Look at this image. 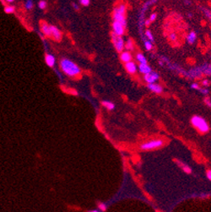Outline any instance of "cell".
I'll list each match as a JSON object with an SVG mask.
<instances>
[{
  "label": "cell",
  "instance_id": "cell-1",
  "mask_svg": "<svg viewBox=\"0 0 211 212\" xmlns=\"http://www.w3.org/2000/svg\"><path fill=\"white\" fill-rule=\"evenodd\" d=\"M60 68L62 71L70 77H77L81 74L80 67L68 58H63L60 60Z\"/></svg>",
  "mask_w": 211,
  "mask_h": 212
},
{
  "label": "cell",
  "instance_id": "cell-2",
  "mask_svg": "<svg viewBox=\"0 0 211 212\" xmlns=\"http://www.w3.org/2000/svg\"><path fill=\"white\" fill-rule=\"evenodd\" d=\"M125 14H126V5L124 4H119L118 6L114 8L113 20L116 22H118L120 24L123 25L124 27H126V25H127V20H126Z\"/></svg>",
  "mask_w": 211,
  "mask_h": 212
},
{
  "label": "cell",
  "instance_id": "cell-3",
  "mask_svg": "<svg viewBox=\"0 0 211 212\" xmlns=\"http://www.w3.org/2000/svg\"><path fill=\"white\" fill-rule=\"evenodd\" d=\"M191 123L194 128H197L199 132L203 133V134L209 132V124L206 122V120L204 118H203L202 117L193 116L192 118Z\"/></svg>",
  "mask_w": 211,
  "mask_h": 212
},
{
  "label": "cell",
  "instance_id": "cell-4",
  "mask_svg": "<svg viewBox=\"0 0 211 212\" xmlns=\"http://www.w3.org/2000/svg\"><path fill=\"white\" fill-rule=\"evenodd\" d=\"M162 145H163V141L161 140H153L141 144L140 149L143 151H150V150H154V149L160 148Z\"/></svg>",
  "mask_w": 211,
  "mask_h": 212
},
{
  "label": "cell",
  "instance_id": "cell-5",
  "mask_svg": "<svg viewBox=\"0 0 211 212\" xmlns=\"http://www.w3.org/2000/svg\"><path fill=\"white\" fill-rule=\"evenodd\" d=\"M112 38L115 49L118 52L122 53V52H124V47H125V42H124L123 36H116L115 34L112 33Z\"/></svg>",
  "mask_w": 211,
  "mask_h": 212
},
{
  "label": "cell",
  "instance_id": "cell-6",
  "mask_svg": "<svg viewBox=\"0 0 211 212\" xmlns=\"http://www.w3.org/2000/svg\"><path fill=\"white\" fill-rule=\"evenodd\" d=\"M112 33L115 34L117 36H123L125 31V27L122 24H120L118 22L113 21L112 23Z\"/></svg>",
  "mask_w": 211,
  "mask_h": 212
},
{
  "label": "cell",
  "instance_id": "cell-7",
  "mask_svg": "<svg viewBox=\"0 0 211 212\" xmlns=\"http://www.w3.org/2000/svg\"><path fill=\"white\" fill-rule=\"evenodd\" d=\"M160 79V75L158 73L155 71H151L147 75H143V80H145V82H147L148 84H154L157 80Z\"/></svg>",
  "mask_w": 211,
  "mask_h": 212
},
{
  "label": "cell",
  "instance_id": "cell-8",
  "mask_svg": "<svg viewBox=\"0 0 211 212\" xmlns=\"http://www.w3.org/2000/svg\"><path fill=\"white\" fill-rule=\"evenodd\" d=\"M50 29H51V37H52L57 41L62 40L63 35L59 29L55 25H50Z\"/></svg>",
  "mask_w": 211,
  "mask_h": 212
},
{
  "label": "cell",
  "instance_id": "cell-9",
  "mask_svg": "<svg viewBox=\"0 0 211 212\" xmlns=\"http://www.w3.org/2000/svg\"><path fill=\"white\" fill-rule=\"evenodd\" d=\"M125 68H126L127 73H129V74H131V75H134V74H135V73L137 72V70H138V66L136 65V64L134 62L130 61V62H128L127 64H125Z\"/></svg>",
  "mask_w": 211,
  "mask_h": 212
},
{
  "label": "cell",
  "instance_id": "cell-10",
  "mask_svg": "<svg viewBox=\"0 0 211 212\" xmlns=\"http://www.w3.org/2000/svg\"><path fill=\"white\" fill-rule=\"evenodd\" d=\"M147 87L150 91H151L154 92V93H156V94H160V93H162V91H163L162 86L160 85L159 84H156V83H154V84H148Z\"/></svg>",
  "mask_w": 211,
  "mask_h": 212
},
{
  "label": "cell",
  "instance_id": "cell-11",
  "mask_svg": "<svg viewBox=\"0 0 211 212\" xmlns=\"http://www.w3.org/2000/svg\"><path fill=\"white\" fill-rule=\"evenodd\" d=\"M45 62H46V64H47V65H48V67L52 68V67L55 65L56 58H55V57L53 56L52 54L47 53L46 56H45Z\"/></svg>",
  "mask_w": 211,
  "mask_h": 212
},
{
  "label": "cell",
  "instance_id": "cell-12",
  "mask_svg": "<svg viewBox=\"0 0 211 212\" xmlns=\"http://www.w3.org/2000/svg\"><path fill=\"white\" fill-rule=\"evenodd\" d=\"M41 31L44 35L48 37H51V29H50V25H48L46 22H41Z\"/></svg>",
  "mask_w": 211,
  "mask_h": 212
},
{
  "label": "cell",
  "instance_id": "cell-13",
  "mask_svg": "<svg viewBox=\"0 0 211 212\" xmlns=\"http://www.w3.org/2000/svg\"><path fill=\"white\" fill-rule=\"evenodd\" d=\"M120 59L122 62H124L125 64H127L128 62L132 61V55L131 53L127 51H124L120 54Z\"/></svg>",
  "mask_w": 211,
  "mask_h": 212
},
{
  "label": "cell",
  "instance_id": "cell-14",
  "mask_svg": "<svg viewBox=\"0 0 211 212\" xmlns=\"http://www.w3.org/2000/svg\"><path fill=\"white\" fill-rule=\"evenodd\" d=\"M139 71H140L141 74H143V75H147L149 73H150L152 71V68H150V65L147 64H140L139 65Z\"/></svg>",
  "mask_w": 211,
  "mask_h": 212
},
{
  "label": "cell",
  "instance_id": "cell-15",
  "mask_svg": "<svg viewBox=\"0 0 211 212\" xmlns=\"http://www.w3.org/2000/svg\"><path fill=\"white\" fill-rule=\"evenodd\" d=\"M196 39H197V34L195 31H191L187 34V43L189 44H193L195 42Z\"/></svg>",
  "mask_w": 211,
  "mask_h": 212
},
{
  "label": "cell",
  "instance_id": "cell-16",
  "mask_svg": "<svg viewBox=\"0 0 211 212\" xmlns=\"http://www.w3.org/2000/svg\"><path fill=\"white\" fill-rule=\"evenodd\" d=\"M136 59L140 63V64H147V59L142 53H137L136 54Z\"/></svg>",
  "mask_w": 211,
  "mask_h": 212
},
{
  "label": "cell",
  "instance_id": "cell-17",
  "mask_svg": "<svg viewBox=\"0 0 211 212\" xmlns=\"http://www.w3.org/2000/svg\"><path fill=\"white\" fill-rule=\"evenodd\" d=\"M176 162L178 163V165H179L180 167H181V168L183 169L184 172H186V173H187V174H190L192 172V169L190 168V167H188L187 165L184 164V163H183V162H181V161H179L176 160Z\"/></svg>",
  "mask_w": 211,
  "mask_h": 212
},
{
  "label": "cell",
  "instance_id": "cell-18",
  "mask_svg": "<svg viewBox=\"0 0 211 212\" xmlns=\"http://www.w3.org/2000/svg\"><path fill=\"white\" fill-rule=\"evenodd\" d=\"M101 103H102V105H103V107H105V108H107V110H109V111H112V110H113V109L115 108V105L113 104L112 102H111V101H103Z\"/></svg>",
  "mask_w": 211,
  "mask_h": 212
},
{
  "label": "cell",
  "instance_id": "cell-19",
  "mask_svg": "<svg viewBox=\"0 0 211 212\" xmlns=\"http://www.w3.org/2000/svg\"><path fill=\"white\" fill-rule=\"evenodd\" d=\"M124 48L127 49V52H129V51H131V50L134 49V42H133V41H132L131 39H128V40L125 42V47H124Z\"/></svg>",
  "mask_w": 211,
  "mask_h": 212
},
{
  "label": "cell",
  "instance_id": "cell-20",
  "mask_svg": "<svg viewBox=\"0 0 211 212\" xmlns=\"http://www.w3.org/2000/svg\"><path fill=\"white\" fill-rule=\"evenodd\" d=\"M97 208L99 209L100 211H106L107 210V204L104 203V202H98L97 203Z\"/></svg>",
  "mask_w": 211,
  "mask_h": 212
},
{
  "label": "cell",
  "instance_id": "cell-21",
  "mask_svg": "<svg viewBox=\"0 0 211 212\" xmlns=\"http://www.w3.org/2000/svg\"><path fill=\"white\" fill-rule=\"evenodd\" d=\"M15 8L12 5H6L4 7V12L6 14H13L15 13Z\"/></svg>",
  "mask_w": 211,
  "mask_h": 212
},
{
  "label": "cell",
  "instance_id": "cell-22",
  "mask_svg": "<svg viewBox=\"0 0 211 212\" xmlns=\"http://www.w3.org/2000/svg\"><path fill=\"white\" fill-rule=\"evenodd\" d=\"M33 6H34V4H33V2H32L31 0H27V1H25V7L26 9L31 10V9L33 8Z\"/></svg>",
  "mask_w": 211,
  "mask_h": 212
},
{
  "label": "cell",
  "instance_id": "cell-23",
  "mask_svg": "<svg viewBox=\"0 0 211 212\" xmlns=\"http://www.w3.org/2000/svg\"><path fill=\"white\" fill-rule=\"evenodd\" d=\"M145 36H146V37H147L148 41H150V42L154 41V36H153V35H152V32L150 31L147 30V31H145Z\"/></svg>",
  "mask_w": 211,
  "mask_h": 212
},
{
  "label": "cell",
  "instance_id": "cell-24",
  "mask_svg": "<svg viewBox=\"0 0 211 212\" xmlns=\"http://www.w3.org/2000/svg\"><path fill=\"white\" fill-rule=\"evenodd\" d=\"M143 43H144V47L146 48V50H148V51H150L152 48H153V44H152V42H150V41L145 40Z\"/></svg>",
  "mask_w": 211,
  "mask_h": 212
},
{
  "label": "cell",
  "instance_id": "cell-25",
  "mask_svg": "<svg viewBox=\"0 0 211 212\" xmlns=\"http://www.w3.org/2000/svg\"><path fill=\"white\" fill-rule=\"evenodd\" d=\"M47 5H48L47 2L44 1V0H41V1H39V3H38V7L41 9H45V8H47Z\"/></svg>",
  "mask_w": 211,
  "mask_h": 212
},
{
  "label": "cell",
  "instance_id": "cell-26",
  "mask_svg": "<svg viewBox=\"0 0 211 212\" xmlns=\"http://www.w3.org/2000/svg\"><path fill=\"white\" fill-rule=\"evenodd\" d=\"M169 39H170L171 41H176L177 36H176V34L175 32H171V33L169 34Z\"/></svg>",
  "mask_w": 211,
  "mask_h": 212
},
{
  "label": "cell",
  "instance_id": "cell-27",
  "mask_svg": "<svg viewBox=\"0 0 211 212\" xmlns=\"http://www.w3.org/2000/svg\"><path fill=\"white\" fill-rule=\"evenodd\" d=\"M80 4H81V5H83V6H89L90 5V4H91V1L90 0H80Z\"/></svg>",
  "mask_w": 211,
  "mask_h": 212
},
{
  "label": "cell",
  "instance_id": "cell-28",
  "mask_svg": "<svg viewBox=\"0 0 211 212\" xmlns=\"http://www.w3.org/2000/svg\"><path fill=\"white\" fill-rule=\"evenodd\" d=\"M204 102H205V104L207 105L208 107L211 108V100L209 97H205L204 98Z\"/></svg>",
  "mask_w": 211,
  "mask_h": 212
},
{
  "label": "cell",
  "instance_id": "cell-29",
  "mask_svg": "<svg viewBox=\"0 0 211 212\" xmlns=\"http://www.w3.org/2000/svg\"><path fill=\"white\" fill-rule=\"evenodd\" d=\"M156 17H157V15H156L155 13H153V14H151V15H150V19H149V20H150V22H153V21H155V20Z\"/></svg>",
  "mask_w": 211,
  "mask_h": 212
},
{
  "label": "cell",
  "instance_id": "cell-30",
  "mask_svg": "<svg viewBox=\"0 0 211 212\" xmlns=\"http://www.w3.org/2000/svg\"><path fill=\"white\" fill-rule=\"evenodd\" d=\"M199 91H200V93H202L203 95H207L208 93H209V90L206 88H200Z\"/></svg>",
  "mask_w": 211,
  "mask_h": 212
},
{
  "label": "cell",
  "instance_id": "cell-31",
  "mask_svg": "<svg viewBox=\"0 0 211 212\" xmlns=\"http://www.w3.org/2000/svg\"><path fill=\"white\" fill-rule=\"evenodd\" d=\"M191 88L193 89V90H199L200 89V86L199 85V84L197 83H193L191 84Z\"/></svg>",
  "mask_w": 211,
  "mask_h": 212
},
{
  "label": "cell",
  "instance_id": "cell-32",
  "mask_svg": "<svg viewBox=\"0 0 211 212\" xmlns=\"http://www.w3.org/2000/svg\"><path fill=\"white\" fill-rule=\"evenodd\" d=\"M206 176H207V178L209 181H211V170H208L206 172Z\"/></svg>",
  "mask_w": 211,
  "mask_h": 212
},
{
  "label": "cell",
  "instance_id": "cell-33",
  "mask_svg": "<svg viewBox=\"0 0 211 212\" xmlns=\"http://www.w3.org/2000/svg\"><path fill=\"white\" fill-rule=\"evenodd\" d=\"M202 84H203V86H208V85L209 84V80H203V81H202Z\"/></svg>",
  "mask_w": 211,
  "mask_h": 212
},
{
  "label": "cell",
  "instance_id": "cell-34",
  "mask_svg": "<svg viewBox=\"0 0 211 212\" xmlns=\"http://www.w3.org/2000/svg\"><path fill=\"white\" fill-rule=\"evenodd\" d=\"M150 23H151V22H150V20L148 19V20H145V22H144V25H145L146 26H149V25H150Z\"/></svg>",
  "mask_w": 211,
  "mask_h": 212
},
{
  "label": "cell",
  "instance_id": "cell-35",
  "mask_svg": "<svg viewBox=\"0 0 211 212\" xmlns=\"http://www.w3.org/2000/svg\"><path fill=\"white\" fill-rule=\"evenodd\" d=\"M73 7L75 8L76 10H79V9H80V7H79V6H78L76 4H73Z\"/></svg>",
  "mask_w": 211,
  "mask_h": 212
},
{
  "label": "cell",
  "instance_id": "cell-36",
  "mask_svg": "<svg viewBox=\"0 0 211 212\" xmlns=\"http://www.w3.org/2000/svg\"><path fill=\"white\" fill-rule=\"evenodd\" d=\"M86 212H101V211H100L99 210H88V211Z\"/></svg>",
  "mask_w": 211,
  "mask_h": 212
},
{
  "label": "cell",
  "instance_id": "cell-37",
  "mask_svg": "<svg viewBox=\"0 0 211 212\" xmlns=\"http://www.w3.org/2000/svg\"><path fill=\"white\" fill-rule=\"evenodd\" d=\"M6 3H7V4H9V3H14V0H7V1H6Z\"/></svg>",
  "mask_w": 211,
  "mask_h": 212
}]
</instances>
